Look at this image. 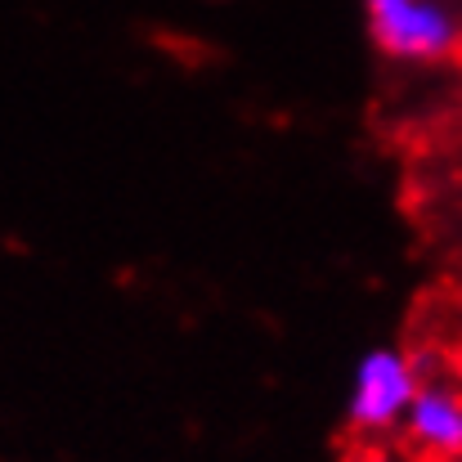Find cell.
Segmentation results:
<instances>
[{"label":"cell","mask_w":462,"mask_h":462,"mask_svg":"<svg viewBox=\"0 0 462 462\" xmlns=\"http://www.w3.org/2000/svg\"><path fill=\"white\" fill-rule=\"evenodd\" d=\"M368 36L400 63H431L458 50V18L440 0H364Z\"/></svg>","instance_id":"cell-1"},{"label":"cell","mask_w":462,"mask_h":462,"mask_svg":"<svg viewBox=\"0 0 462 462\" xmlns=\"http://www.w3.org/2000/svg\"><path fill=\"white\" fill-rule=\"evenodd\" d=\"M418 391H422V382H418L413 359L395 346H377L355 364L350 395H346V422L364 436L391 431L395 422L409 418Z\"/></svg>","instance_id":"cell-2"},{"label":"cell","mask_w":462,"mask_h":462,"mask_svg":"<svg viewBox=\"0 0 462 462\" xmlns=\"http://www.w3.org/2000/svg\"><path fill=\"white\" fill-rule=\"evenodd\" d=\"M404 431L413 440V449L431 454V458H458L462 454V395L449 386H422Z\"/></svg>","instance_id":"cell-3"},{"label":"cell","mask_w":462,"mask_h":462,"mask_svg":"<svg viewBox=\"0 0 462 462\" xmlns=\"http://www.w3.org/2000/svg\"><path fill=\"white\" fill-rule=\"evenodd\" d=\"M355 462H395V458H391V454H382V449H364Z\"/></svg>","instance_id":"cell-4"}]
</instances>
